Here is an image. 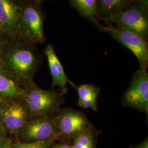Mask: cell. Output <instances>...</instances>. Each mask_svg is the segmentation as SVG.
Masks as SVG:
<instances>
[{"mask_svg": "<svg viewBox=\"0 0 148 148\" xmlns=\"http://www.w3.org/2000/svg\"><path fill=\"white\" fill-rule=\"evenodd\" d=\"M41 57L35 45L18 36L10 39L0 56V68L23 88L34 82Z\"/></svg>", "mask_w": 148, "mask_h": 148, "instance_id": "6da1fadb", "label": "cell"}, {"mask_svg": "<svg viewBox=\"0 0 148 148\" xmlns=\"http://www.w3.org/2000/svg\"><path fill=\"white\" fill-rule=\"evenodd\" d=\"M24 95L22 100L29 117L55 116L65 103L64 95L53 90H44L35 82L23 88Z\"/></svg>", "mask_w": 148, "mask_h": 148, "instance_id": "7a4b0ae2", "label": "cell"}, {"mask_svg": "<svg viewBox=\"0 0 148 148\" xmlns=\"http://www.w3.org/2000/svg\"><path fill=\"white\" fill-rule=\"evenodd\" d=\"M40 1H27L21 7L18 36L33 45L46 42L43 16L38 5Z\"/></svg>", "mask_w": 148, "mask_h": 148, "instance_id": "3957f363", "label": "cell"}, {"mask_svg": "<svg viewBox=\"0 0 148 148\" xmlns=\"http://www.w3.org/2000/svg\"><path fill=\"white\" fill-rule=\"evenodd\" d=\"M109 34L111 37L130 49L137 59L139 69L147 71L148 66V43L136 32L125 27L108 24L101 25L98 29Z\"/></svg>", "mask_w": 148, "mask_h": 148, "instance_id": "277c9868", "label": "cell"}, {"mask_svg": "<svg viewBox=\"0 0 148 148\" xmlns=\"http://www.w3.org/2000/svg\"><path fill=\"white\" fill-rule=\"evenodd\" d=\"M108 24L123 27L148 38V8L132 3L122 11L102 20Z\"/></svg>", "mask_w": 148, "mask_h": 148, "instance_id": "5b68a950", "label": "cell"}, {"mask_svg": "<svg viewBox=\"0 0 148 148\" xmlns=\"http://www.w3.org/2000/svg\"><path fill=\"white\" fill-rule=\"evenodd\" d=\"M59 138L73 140L92 127L85 112L73 108H61L55 116Z\"/></svg>", "mask_w": 148, "mask_h": 148, "instance_id": "8992f818", "label": "cell"}, {"mask_svg": "<svg viewBox=\"0 0 148 148\" xmlns=\"http://www.w3.org/2000/svg\"><path fill=\"white\" fill-rule=\"evenodd\" d=\"M55 116H39L29 118L16 135L18 142L32 143L52 138L59 139Z\"/></svg>", "mask_w": 148, "mask_h": 148, "instance_id": "52a82bcc", "label": "cell"}, {"mask_svg": "<svg viewBox=\"0 0 148 148\" xmlns=\"http://www.w3.org/2000/svg\"><path fill=\"white\" fill-rule=\"evenodd\" d=\"M122 106L137 109L148 115V74L139 69L133 74L129 87L123 93Z\"/></svg>", "mask_w": 148, "mask_h": 148, "instance_id": "ba28073f", "label": "cell"}, {"mask_svg": "<svg viewBox=\"0 0 148 148\" xmlns=\"http://www.w3.org/2000/svg\"><path fill=\"white\" fill-rule=\"evenodd\" d=\"M29 118L22 99L11 98L0 101V122L8 134L16 136Z\"/></svg>", "mask_w": 148, "mask_h": 148, "instance_id": "9c48e42d", "label": "cell"}, {"mask_svg": "<svg viewBox=\"0 0 148 148\" xmlns=\"http://www.w3.org/2000/svg\"><path fill=\"white\" fill-rule=\"evenodd\" d=\"M21 12V7L13 0H0V32L17 37Z\"/></svg>", "mask_w": 148, "mask_h": 148, "instance_id": "30bf717a", "label": "cell"}, {"mask_svg": "<svg viewBox=\"0 0 148 148\" xmlns=\"http://www.w3.org/2000/svg\"><path fill=\"white\" fill-rule=\"evenodd\" d=\"M44 52L47 60L52 79V86H57L63 95L67 93L68 92V84H71L74 87L75 85L71 82L65 74L63 66L56 53L54 46L52 45H48L45 48Z\"/></svg>", "mask_w": 148, "mask_h": 148, "instance_id": "8fae6325", "label": "cell"}, {"mask_svg": "<svg viewBox=\"0 0 148 148\" xmlns=\"http://www.w3.org/2000/svg\"><path fill=\"white\" fill-rule=\"evenodd\" d=\"M133 0H96L97 18L99 21L120 12L133 3Z\"/></svg>", "mask_w": 148, "mask_h": 148, "instance_id": "7c38bea8", "label": "cell"}, {"mask_svg": "<svg viewBox=\"0 0 148 148\" xmlns=\"http://www.w3.org/2000/svg\"><path fill=\"white\" fill-rule=\"evenodd\" d=\"M24 90L16 84L0 68V101L16 98L22 99Z\"/></svg>", "mask_w": 148, "mask_h": 148, "instance_id": "4fadbf2b", "label": "cell"}, {"mask_svg": "<svg viewBox=\"0 0 148 148\" xmlns=\"http://www.w3.org/2000/svg\"><path fill=\"white\" fill-rule=\"evenodd\" d=\"M71 5L80 16L86 18L99 29L101 24L97 18L96 0H70Z\"/></svg>", "mask_w": 148, "mask_h": 148, "instance_id": "5bb4252c", "label": "cell"}, {"mask_svg": "<svg viewBox=\"0 0 148 148\" xmlns=\"http://www.w3.org/2000/svg\"><path fill=\"white\" fill-rule=\"evenodd\" d=\"M97 131L93 126L89 130L74 138L72 148H95Z\"/></svg>", "mask_w": 148, "mask_h": 148, "instance_id": "9a60e30c", "label": "cell"}, {"mask_svg": "<svg viewBox=\"0 0 148 148\" xmlns=\"http://www.w3.org/2000/svg\"><path fill=\"white\" fill-rule=\"evenodd\" d=\"M77 90L78 102L84 101L95 93H100L101 88L92 84H84L75 86Z\"/></svg>", "mask_w": 148, "mask_h": 148, "instance_id": "2e32d148", "label": "cell"}, {"mask_svg": "<svg viewBox=\"0 0 148 148\" xmlns=\"http://www.w3.org/2000/svg\"><path fill=\"white\" fill-rule=\"evenodd\" d=\"M57 139L56 138H52L46 140L38 141L32 143H21L18 142L14 143V148H48L54 141Z\"/></svg>", "mask_w": 148, "mask_h": 148, "instance_id": "e0dca14e", "label": "cell"}, {"mask_svg": "<svg viewBox=\"0 0 148 148\" xmlns=\"http://www.w3.org/2000/svg\"><path fill=\"white\" fill-rule=\"evenodd\" d=\"M99 93H95L84 101L78 102V105L84 109L90 108L94 111L98 110V98Z\"/></svg>", "mask_w": 148, "mask_h": 148, "instance_id": "ac0fdd59", "label": "cell"}, {"mask_svg": "<svg viewBox=\"0 0 148 148\" xmlns=\"http://www.w3.org/2000/svg\"><path fill=\"white\" fill-rule=\"evenodd\" d=\"M10 41V37L0 32V56L3 53L5 46Z\"/></svg>", "mask_w": 148, "mask_h": 148, "instance_id": "d6986e66", "label": "cell"}, {"mask_svg": "<svg viewBox=\"0 0 148 148\" xmlns=\"http://www.w3.org/2000/svg\"><path fill=\"white\" fill-rule=\"evenodd\" d=\"M8 133L6 131L5 128L3 126L2 123L0 122V145L8 138Z\"/></svg>", "mask_w": 148, "mask_h": 148, "instance_id": "ffe728a7", "label": "cell"}, {"mask_svg": "<svg viewBox=\"0 0 148 148\" xmlns=\"http://www.w3.org/2000/svg\"><path fill=\"white\" fill-rule=\"evenodd\" d=\"M48 148H72L71 144L68 142H62L53 145V144Z\"/></svg>", "mask_w": 148, "mask_h": 148, "instance_id": "44dd1931", "label": "cell"}, {"mask_svg": "<svg viewBox=\"0 0 148 148\" xmlns=\"http://www.w3.org/2000/svg\"><path fill=\"white\" fill-rule=\"evenodd\" d=\"M133 3L148 8V0H133Z\"/></svg>", "mask_w": 148, "mask_h": 148, "instance_id": "7402d4cb", "label": "cell"}, {"mask_svg": "<svg viewBox=\"0 0 148 148\" xmlns=\"http://www.w3.org/2000/svg\"><path fill=\"white\" fill-rule=\"evenodd\" d=\"M14 143L8 138L4 143H2L0 145V148H13Z\"/></svg>", "mask_w": 148, "mask_h": 148, "instance_id": "603a6c76", "label": "cell"}, {"mask_svg": "<svg viewBox=\"0 0 148 148\" xmlns=\"http://www.w3.org/2000/svg\"><path fill=\"white\" fill-rule=\"evenodd\" d=\"M134 148H148V138H147L143 142L140 143Z\"/></svg>", "mask_w": 148, "mask_h": 148, "instance_id": "cb8c5ba5", "label": "cell"}, {"mask_svg": "<svg viewBox=\"0 0 148 148\" xmlns=\"http://www.w3.org/2000/svg\"><path fill=\"white\" fill-rule=\"evenodd\" d=\"M24 1H25L27 2V1H34V0H24ZM39 1H41V0H39Z\"/></svg>", "mask_w": 148, "mask_h": 148, "instance_id": "d4e9b609", "label": "cell"}]
</instances>
